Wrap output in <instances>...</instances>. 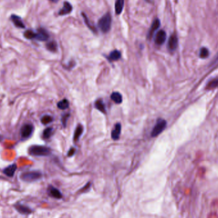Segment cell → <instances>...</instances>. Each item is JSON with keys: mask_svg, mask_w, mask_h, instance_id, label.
<instances>
[{"mask_svg": "<svg viewBox=\"0 0 218 218\" xmlns=\"http://www.w3.org/2000/svg\"><path fill=\"white\" fill-rule=\"evenodd\" d=\"M112 18L110 14H107L98 21V26L103 33H107L110 30Z\"/></svg>", "mask_w": 218, "mask_h": 218, "instance_id": "cell-2", "label": "cell"}, {"mask_svg": "<svg viewBox=\"0 0 218 218\" xmlns=\"http://www.w3.org/2000/svg\"><path fill=\"white\" fill-rule=\"evenodd\" d=\"M121 54L119 51L115 50H113L112 52H111V53L109 55V59L111 61H115L119 60L121 58Z\"/></svg>", "mask_w": 218, "mask_h": 218, "instance_id": "cell-18", "label": "cell"}, {"mask_svg": "<svg viewBox=\"0 0 218 218\" xmlns=\"http://www.w3.org/2000/svg\"><path fill=\"white\" fill-rule=\"evenodd\" d=\"M29 152L33 156H49L51 151L49 147L41 146H33L29 149Z\"/></svg>", "mask_w": 218, "mask_h": 218, "instance_id": "cell-1", "label": "cell"}, {"mask_svg": "<svg viewBox=\"0 0 218 218\" xmlns=\"http://www.w3.org/2000/svg\"><path fill=\"white\" fill-rule=\"evenodd\" d=\"M75 152V148H72V149L69 151V152H68V156H73V155H74Z\"/></svg>", "mask_w": 218, "mask_h": 218, "instance_id": "cell-30", "label": "cell"}, {"mask_svg": "<svg viewBox=\"0 0 218 218\" xmlns=\"http://www.w3.org/2000/svg\"><path fill=\"white\" fill-rule=\"evenodd\" d=\"M49 1L52 2H53V3H56V2H58L59 1V0H49Z\"/></svg>", "mask_w": 218, "mask_h": 218, "instance_id": "cell-31", "label": "cell"}, {"mask_svg": "<svg viewBox=\"0 0 218 218\" xmlns=\"http://www.w3.org/2000/svg\"><path fill=\"white\" fill-rule=\"evenodd\" d=\"M146 1H149V0H146Z\"/></svg>", "mask_w": 218, "mask_h": 218, "instance_id": "cell-32", "label": "cell"}, {"mask_svg": "<svg viewBox=\"0 0 218 218\" xmlns=\"http://www.w3.org/2000/svg\"><path fill=\"white\" fill-rule=\"evenodd\" d=\"M95 107L96 109H98L99 111H100L101 112L105 114L106 113V109H105V104L103 102V101L101 100H98L95 102Z\"/></svg>", "mask_w": 218, "mask_h": 218, "instance_id": "cell-19", "label": "cell"}, {"mask_svg": "<svg viewBox=\"0 0 218 218\" xmlns=\"http://www.w3.org/2000/svg\"><path fill=\"white\" fill-rule=\"evenodd\" d=\"M82 16H83V17L84 18L85 22H86V24L87 25V26L89 27V29H91V30L93 31H94L95 33H96V29L95 27L92 26L91 24H90V22H89V21L88 20L87 17H86V14H82Z\"/></svg>", "mask_w": 218, "mask_h": 218, "instance_id": "cell-28", "label": "cell"}, {"mask_svg": "<svg viewBox=\"0 0 218 218\" xmlns=\"http://www.w3.org/2000/svg\"><path fill=\"white\" fill-rule=\"evenodd\" d=\"M42 174L39 172H28L22 174L21 179L26 182H33L40 179Z\"/></svg>", "mask_w": 218, "mask_h": 218, "instance_id": "cell-3", "label": "cell"}, {"mask_svg": "<svg viewBox=\"0 0 218 218\" xmlns=\"http://www.w3.org/2000/svg\"><path fill=\"white\" fill-rule=\"evenodd\" d=\"M49 38V35L47 31L44 28H40L38 30V32L36 33V36L35 39L38 41H47Z\"/></svg>", "mask_w": 218, "mask_h": 218, "instance_id": "cell-6", "label": "cell"}, {"mask_svg": "<svg viewBox=\"0 0 218 218\" xmlns=\"http://www.w3.org/2000/svg\"><path fill=\"white\" fill-rule=\"evenodd\" d=\"M17 170V165L16 164H12L8 167H7L4 170L3 173L7 175L8 177H13Z\"/></svg>", "mask_w": 218, "mask_h": 218, "instance_id": "cell-13", "label": "cell"}, {"mask_svg": "<svg viewBox=\"0 0 218 218\" xmlns=\"http://www.w3.org/2000/svg\"><path fill=\"white\" fill-rule=\"evenodd\" d=\"M72 10V7L71 4L68 2H65L63 7L59 12V15L60 16H65L70 13Z\"/></svg>", "mask_w": 218, "mask_h": 218, "instance_id": "cell-12", "label": "cell"}, {"mask_svg": "<svg viewBox=\"0 0 218 218\" xmlns=\"http://www.w3.org/2000/svg\"><path fill=\"white\" fill-rule=\"evenodd\" d=\"M10 19L12 21V22L14 23V24L15 25V26H16L17 28H22V29L25 28V25L23 23L21 18L19 16H17L14 15V14H12L10 17Z\"/></svg>", "mask_w": 218, "mask_h": 218, "instance_id": "cell-9", "label": "cell"}, {"mask_svg": "<svg viewBox=\"0 0 218 218\" xmlns=\"http://www.w3.org/2000/svg\"><path fill=\"white\" fill-rule=\"evenodd\" d=\"M33 126L31 124H24L21 130V137L24 138H29L33 132Z\"/></svg>", "mask_w": 218, "mask_h": 218, "instance_id": "cell-5", "label": "cell"}, {"mask_svg": "<svg viewBox=\"0 0 218 218\" xmlns=\"http://www.w3.org/2000/svg\"><path fill=\"white\" fill-rule=\"evenodd\" d=\"M49 194L51 197H53L55 198L59 199L62 197V195L61 193V192L56 189V188L54 187H50L49 188Z\"/></svg>", "mask_w": 218, "mask_h": 218, "instance_id": "cell-15", "label": "cell"}, {"mask_svg": "<svg viewBox=\"0 0 218 218\" xmlns=\"http://www.w3.org/2000/svg\"><path fill=\"white\" fill-rule=\"evenodd\" d=\"M111 99L117 104H120L123 101L122 95L118 92H114L111 95Z\"/></svg>", "mask_w": 218, "mask_h": 218, "instance_id": "cell-16", "label": "cell"}, {"mask_svg": "<svg viewBox=\"0 0 218 218\" xmlns=\"http://www.w3.org/2000/svg\"><path fill=\"white\" fill-rule=\"evenodd\" d=\"M166 126V122L164 119H159L155 127L153 128L152 131L151 132V136L152 137H155L158 136L160 133H161L163 130L165 129Z\"/></svg>", "mask_w": 218, "mask_h": 218, "instance_id": "cell-4", "label": "cell"}, {"mask_svg": "<svg viewBox=\"0 0 218 218\" xmlns=\"http://www.w3.org/2000/svg\"><path fill=\"white\" fill-rule=\"evenodd\" d=\"M83 132V127L81 125H78L77 127L76 128V129L74 132V136H73V140L75 142L77 140H78L82 134Z\"/></svg>", "mask_w": 218, "mask_h": 218, "instance_id": "cell-20", "label": "cell"}, {"mask_svg": "<svg viewBox=\"0 0 218 218\" xmlns=\"http://www.w3.org/2000/svg\"><path fill=\"white\" fill-rule=\"evenodd\" d=\"M15 207H16V209L22 214H29L31 212V211L29 207H27L24 206H22V205H20V204L16 205Z\"/></svg>", "mask_w": 218, "mask_h": 218, "instance_id": "cell-14", "label": "cell"}, {"mask_svg": "<svg viewBox=\"0 0 218 218\" xmlns=\"http://www.w3.org/2000/svg\"><path fill=\"white\" fill-rule=\"evenodd\" d=\"M178 45V38L175 35L170 36L168 42V49L170 51H174Z\"/></svg>", "mask_w": 218, "mask_h": 218, "instance_id": "cell-8", "label": "cell"}, {"mask_svg": "<svg viewBox=\"0 0 218 218\" xmlns=\"http://www.w3.org/2000/svg\"><path fill=\"white\" fill-rule=\"evenodd\" d=\"M217 87H218V79H214L212 81H211L207 85V89H211L216 88Z\"/></svg>", "mask_w": 218, "mask_h": 218, "instance_id": "cell-26", "label": "cell"}, {"mask_svg": "<svg viewBox=\"0 0 218 218\" xmlns=\"http://www.w3.org/2000/svg\"><path fill=\"white\" fill-rule=\"evenodd\" d=\"M124 0H116V2H115V9L117 14L119 15L122 12L124 7Z\"/></svg>", "mask_w": 218, "mask_h": 218, "instance_id": "cell-17", "label": "cell"}, {"mask_svg": "<svg viewBox=\"0 0 218 218\" xmlns=\"http://www.w3.org/2000/svg\"><path fill=\"white\" fill-rule=\"evenodd\" d=\"M121 132V125L120 123H117L115 125L111 133L112 138L114 140H117L119 138Z\"/></svg>", "mask_w": 218, "mask_h": 218, "instance_id": "cell-10", "label": "cell"}, {"mask_svg": "<svg viewBox=\"0 0 218 218\" xmlns=\"http://www.w3.org/2000/svg\"><path fill=\"white\" fill-rule=\"evenodd\" d=\"M53 129L52 128H47L43 132V137L44 138L47 139L50 137V136L53 134Z\"/></svg>", "mask_w": 218, "mask_h": 218, "instance_id": "cell-24", "label": "cell"}, {"mask_svg": "<svg viewBox=\"0 0 218 218\" xmlns=\"http://www.w3.org/2000/svg\"><path fill=\"white\" fill-rule=\"evenodd\" d=\"M52 121H53V118L48 115H44V116L42 117V118L41 119V122L44 124H47Z\"/></svg>", "mask_w": 218, "mask_h": 218, "instance_id": "cell-27", "label": "cell"}, {"mask_svg": "<svg viewBox=\"0 0 218 218\" xmlns=\"http://www.w3.org/2000/svg\"><path fill=\"white\" fill-rule=\"evenodd\" d=\"M209 55V50L206 48V47H203L201 49L200 51V56L202 58H206L208 57V56Z\"/></svg>", "mask_w": 218, "mask_h": 218, "instance_id": "cell-25", "label": "cell"}, {"mask_svg": "<svg viewBox=\"0 0 218 218\" xmlns=\"http://www.w3.org/2000/svg\"><path fill=\"white\" fill-rule=\"evenodd\" d=\"M46 47H47V49L51 51V52H56L57 50L58 45L56 42L51 41V42H49L48 44H47Z\"/></svg>", "mask_w": 218, "mask_h": 218, "instance_id": "cell-22", "label": "cell"}, {"mask_svg": "<svg viewBox=\"0 0 218 218\" xmlns=\"http://www.w3.org/2000/svg\"><path fill=\"white\" fill-rule=\"evenodd\" d=\"M166 34L165 31L163 30H160L156 33V36H155V41L156 44H157L158 45H161L163 44L166 40Z\"/></svg>", "mask_w": 218, "mask_h": 218, "instance_id": "cell-7", "label": "cell"}, {"mask_svg": "<svg viewBox=\"0 0 218 218\" xmlns=\"http://www.w3.org/2000/svg\"><path fill=\"white\" fill-rule=\"evenodd\" d=\"M24 36L26 38H27V39H29V40L35 39V36H36V33L29 30H27L24 32Z\"/></svg>", "mask_w": 218, "mask_h": 218, "instance_id": "cell-23", "label": "cell"}, {"mask_svg": "<svg viewBox=\"0 0 218 218\" xmlns=\"http://www.w3.org/2000/svg\"><path fill=\"white\" fill-rule=\"evenodd\" d=\"M69 117V115H64V116L62 118V121H63V125L65 126L66 124H67V119H68V118Z\"/></svg>", "mask_w": 218, "mask_h": 218, "instance_id": "cell-29", "label": "cell"}, {"mask_svg": "<svg viewBox=\"0 0 218 218\" xmlns=\"http://www.w3.org/2000/svg\"><path fill=\"white\" fill-rule=\"evenodd\" d=\"M69 107V102L67 100L63 99V100L58 102V107L61 110H65Z\"/></svg>", "mask_w": 218, "mask_h": 218, "instance_id": "cell-21", "label": "cell"}, {"mask_svg": "<svg viewBox=\"0 0 218 218\" xmlns=\"http://www.w3.org/2000/svg\"><path fill=\"white\" fill-rule=\"evenodd\" d=\"M160 21H159V19H156L155 21H154L151 27L149 30V33H148V38H151L155 33V32L160 28Z\"/></svg>", "mask_w": 218, "mask_h": 218, "instance_id": "cell-11", "label": "cell"}]
</instances>
